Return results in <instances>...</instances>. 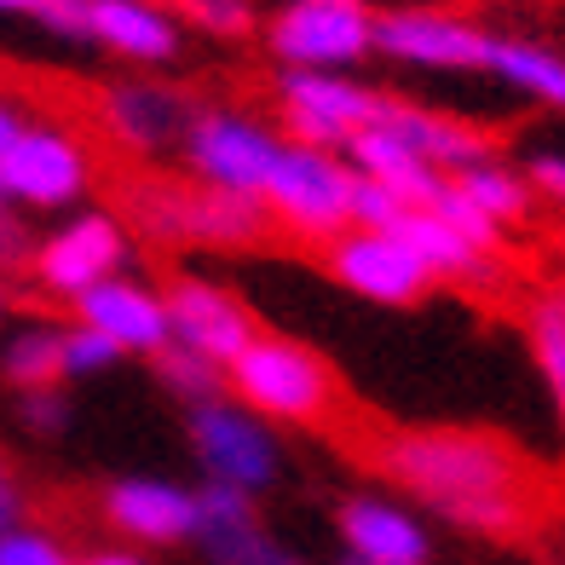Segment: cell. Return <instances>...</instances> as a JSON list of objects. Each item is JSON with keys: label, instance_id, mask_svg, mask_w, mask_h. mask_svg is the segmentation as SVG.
<instances>
[{"label": "cell", "instance_id": "1", "mask_svg": "<svg viewBox=\"0 0 565 565\" xmlns=\"http://www.w3.org/2000/svg\"><path fill=\"white\" fill-rule=\"evenodd\" d=\"M375 468L439 520L473 536H520L531 525L525 461L473 427H404L375 445Z\"/></svg>", "mask_w": 565, "mask_h": 565}, {"label": "cell", "instance_id": "2", "mask_svg": "<svg viewBox=\"0 0 565 565\" xmlns=\"http://www.w3.org/2000/svg\"><path fill=\"white\" fill-rule=\"evenodd\" d=\"M225 393L271 427H323L341 404L329 358L295 335H254L225 370Z\"/></svg>", "mask_w": 565, "mask_h": 565}, {"label": "cell", "instance_id": "3", "mask_svg": "<svg viewBox=\"0 0 565 565\" xmlns=\"http://www.w3.org/2000/svg\"><path fill=\"white\" fill-rule=\"evenodd\" d=\"M352 185H358V173L347 168L341 150H312V145L282 139L277 162L260 185V209L266 220L289 225L295 237L329 248L352 231Z\"/></svg>", "mask_w": 565, "mask_h": 565}, {"label": "cell", "instance_id": "4", "mask_svg": "<svg viewBox=\"0 0 565 565\" xmlns=\"http://www.w3.org/2000/svg\"><path fill=\"white\" fill-rule=\"evenodd\" d=\"M266 53L282 70H352L375 53L370 0H282L260 23Z\"/></svg>", "mask_w": 565, "mask_h": 565}, {"label": "cell", "instance_id": "5", "mask_svg": "<svg viewBox=\"0 0 565 565\" xmlns=\"http://www.w3.org/2000/svg\"><path fill=\"white\" fill-rule=\"evenodd\" d=\"M185 439L196 468L209 473V484H231L243 497H260L282 479V445H277V427L260 422L254 409H243L237 398H214V404H196L185 409Z\"/></svg>", "mask_w": 565, "mask_h": 565}, {"label": "cell", "instance_id": "6", "mask_svg": "<svg viewBox=\"0 0 565 565\" xmlns=\"http://www.w3.org/2000/svg\"><path fill=\"white\" fill-rule=\"evenodd\" d=\"M134 220L162 243H202V248H248L266 237L260 202L214 185H139Z\"/></svg>", "mask_w": 565, "mask_h": 565}, {"label": "cell", "instance_id": "7", "mask_svg": "<svg viewBox=\"0 0 565 565\" xmlns=\"http://www.w3.org/2000/svg\"><path fill=\"white\" fill-rule=\"evenodd\" d=\"M127 254H134V237H127V220L110 209H75L70 220H58L46 237H35L30 254V282L53 300H75L87 295L93 282H105L116 271H127Z\"/></svg>", "mask_w": 565, "mask_h": 565}, {"label": "cell", "instance_id": "8", "mask_svg": "<svg viewBox=\"0 0 565 565\" xmlns=\"http://www.w3.org/2000/svg\"><path fill=\"white\" fill-rule=\"evenodd\" d=\"M387 93L364 87L352 70H282L277 75V116L282 139L312 150H347L352 134L381 116Z\"/></svg>", "mask_w": 565, "mask_h": 565}, {"label": "cell", "instance_id": "9", "mask_svg": "<svg viewBox=\"0 0 565 565\" xmlns=\"http://www.w3.org/2000/svg\"><path fill=\"white\" fill-rule=\"evenodd\" d=\"M282 150V134L266 127L260 116L248 110H196L191 127H185V157L196 185H214V191H231V196H254L260 202V185Z\"/></svg>", "mask_w": 565, "mask_h": 565}, {"label": "cell", "instance_id": "10", "mask_svg": "<svg viewBox=\"0 0 565 565\" xmlns=\"http://www.w3.org/2000/svg\"><path fill=\"white\" fill-rule=\"evenodd\" d=\"M93 185V157L87 145L64 134L53 121H23V134L12 139V150L0 157V191L12 209L30 214H64L87 196Z\"/></svg>", "mask_w": 565, "mask_h": 565}, {"label": "cell", "instance_id": "11", "mask_svg": "<svg viewBox=\"0 0 565 565\" xmlns=\"http://www.w3.org/2000/svg\"><path fill=\"white\" fill-rule=\"evenodd\" d=\"M375 58L427 75H479L491 64V30L439 7H393L375 12Z\"/></svg>", "mask_w": 565, "mask_h": 565}, {"label": "cell", "instance_id": "12", "mask_svg": "<svg viewBox=\"0 0 565 565\" xmlns=\"http://www.w3.org/2000/svg\"><path fill=\"white\" fill-rule=\"evenodd\" d=\"M162 300H168L173 347L209 358V364H220V370H231V358H237L254 335H260L254 306L231 289V282H214V277H202V271L168 277Z\"/></svg>", "mask_w": 565, "mask_h": 565}, {"label": "cell", "instance_id": "13", "mask_svg": "<svg viewBox=\"0 0 565 565\" xmlns=\"http://www.w3.org/2000/svg\"><path fill=\"white\" fill-rule=\"evenodd\" d=\"M329 282L370 306H416L433 289V271L409 254L393 231H347L323 248Z\"/></svg>", "mask_w": 565, "mask_h": 565}, {"label": "cell", "instance_id": "14", "mask_svg": "<svg viewBox=\"0 0 565 565\" xmlns=\"http://www.w3.org/2000/svg\"><path fill=\"white\" fill-rule=\"evenodd\" d=\"M70 318L87 323L93 335H105L121 358H157L162 347H173L162 289H150V282L134 277V271H116L105 282H93L87 295H75Z\"/></svg>", "mask_w": 565, "mask_h": 565}, {"label": "cell", "instance_id": "15", "mask_svg": "<svg viewBox=\"0 0 565 565\" xmlns=\"http://www.w3.org/2000/svg\"><path fill=\"white\" fill-rule=\"evenodd\" d=\"M98 513H105V525L127 548H173L196 536V491L157 479V473H127L105 484Z\"/></svg>", "mask_w": 565, "mask_h": 565}, {"label": "cell", "instance_id": "16", "mask_svg": "<svg viewBox=\"0 0 565 565\" xmlns=\"http://www.w3.org/2000/svg\"><path fill=\"white\" fill-rule=\"evenodd\" d=\"M98 116H105V134L127 150V157H162V150L185 145V127H191V98L168 87V82H150V75H134V82H110L105 98H98Z\"/></svg>", "mask_w": 565, "mask_h": 565}, {"label": "cell", "instance_id": "17", "mask_svg": "<svg viewBox=\"0 0 565 565\" xmlns=\"http://www.w3.org/2000/svg\"><path fill=\"white\" fill-rule=\"evenodd\" d=\"M209 565H306L295 548H282L277 536L260 525L254 497L231 491V484H202L196 491V536Z\"/></svg>", "mask_w": 565, "mask_h": 565}, {"label": "cell", "instance_id": "18", "mask_svg": "<svg viewBox=\"0 0 565 565\" xmlns=\"http://www.w3.org/2000/svg\"><path fill=\"white\" fill-rule=\"evenodd\" d=\"M87 41L139 70H162L185 53V30L168 0H87Z\"/></svg>", "mask_w": 565, "mask_h": 565}, {"label": "cell", "instance_id": "19", "mask_svg": "<svg viewBox=\"0 0 565 565\" xmlns=\"http://www.w3.org/2000/svg\"><path fill=\"white\" fill-rule=\"evenodd\" d=\"M341 543L347 554L370 559V565H427L433 554V536L416 513L375 491H358L341 502Z\"/></svg>", "mask_w": 565, "mask_h": 565}, {"label": "cell", "instance_id": "20", "mask_svg": "<svg viewBox=\"0 0 565 565\" xmlns=\"http://www.w3.org/2000/svg\"><path fill=\"white\" fill-rule=\"evenodd\" d=\"M347 168L358 173V179H370V185H387L404 209H427L433 196H439V185L450 173H439V168H427L416 150H409L404 139H393L387 127H381V116L364 127V134H352L347 139Z\"/></svg>", "mask_w": 565, "mask_h": 565}, {"label": "cell", "instance_id": "21", "mask_svg": "<svg viewBox=\"0 0 565 565\" xmlns=\"http://www.w3.org/2000/svg\"><path fill=\"white\" fill-rule=\"evenodd\" d=\"M381 127H387L393 139H404L427 168H439V173H461V168L491 157V139L473 134L468 121L439 116L427 105H404V98H387V105H381Z\"/></svg>", "mask_w": 565, "mask_h": 565}, {"label": "cell", "instance_id": "22", "mask_svg": "<svg viewBox=\"0 0 565 565\" xmlns=\"http://www.w3.org/2000/svg\"><path fill=\"white\" fill-rule=\"evenodd\" d=\"M484 75H497L508 93L531 98V105L565 110V53H554L543 41L491 35V64H484Z\"/></svg>", "mask_w": 565, "mask_h": 565}, {"label": "cell", "instance_id": "23", "mask_svg": "<svg viewBox=\"0 0 565 565\" xmlns=\"http://www.w3.org/2000/svg\"><path fill=\"white\" fill-rule=\"evenodd\" d=\"M387 231L433 271V282H439V277H484V271H491V254L473 248L456 225H445L433 209H404Z\"/></svg>", "mask_w": 565, "mask_h": 565}, {"label": "cell", "instance_id": "24", "mask_svg": "<svg viewBox=\"0 0 565 565\" xmlns=\"http://www.w3.org/2000/svg\"><path fill=\"white\" fill-rule=\"evenodd\" d=\"M58 341H64V323H23V329H12L7 347H0V381H7L12 393L64 387Z\"/></svg>", "mask_w": 565, "mask_h": 565}, {"label": "cell", "instance_id": "25", "mask_svg": "<svg viewBox=\"0 0 565 565\" xmlns=\"http://www.w3.org/2000/svg\"><path fill=\"white\" fill-rule=\"evenodd\" d=\"M450 185H456L461 196H468L484 220H497L502 231H508V225H520V220L531 214V202H536L531 179H525L520 168L497 162V157H484V162H473V168L450 173Z\"/></svg>", "mask_w": 565, "mask_h": 565}, {"label": "cell", "instance_id": "26", "mask_svg": "<svg viewBox=\"0 0 565 565\" xmlns=\"http://www.w3.org/2000/svg\"><path fill=\"white\" fill-rule=\"evenodd\" d=\"M150 364H157L162 393H173L185 409L225 398V370H220V364H209V358H196V352H185V347H162L157 358H150Z\"/></svg>", "mask_w": 565, "mask_h": 565}, {"label": "cell", "instance_id": "27", "mask_svg": "<svg viewBox=\"0 0 565 565\" xmlns=\"http://www.w3.org/2000/svg\"><path fill=\"white\" fill-rule=\"evenodd\" d=\"M531 364H536V375H543V387L554 398V416L565 427V312L554 300H543L531 312Z\"/></svg>", "mask_w": 565, "mask_h": 565}, {"label": "cell", "instance_id": "28", "mask_svg": "<svg viewBox=\"0 0 565 565\" xmlns=\"http://www.w3.org/2000/svg\"><path fill=\"white\" fill-rule=\"evenodd\" d=\"M168 12L179 23H191V30L214 35V41H243L260 30V12H254V0H168Z\"/></svg>", "mask_w": 565, "mask_h": 565}, {"label": "cell", "instance_id": "29", "mask_svg": "<svg viewBox=\"0 0 565 565\" xmlns=\"http://www.w3.org/2000/svg\"><path fill=\"white\" fill-rule=\"evenodd\" d=\"M58 358H64V381H93V375H105L121 364V352L105 341V335H93L87 323H64V341H58Z\"/></svg>", "mask_w": 565, "mask_h": 565}, {"label": "cell", "instance_id": "30", "mask_svg": "<svg viewBox=\"0 0 565 565\" xmlns=\"http://www.w3.org/2000/svg\"><path fill=\"white\" fill-rule=\"evenodd\" d=\"M427 209L439 214L445 225H456V231H461V237H468L473 248H484V254H497V248H502V225H497V220H484V214L473 209V202H468V196H461V191L450 185V179L439 185V196H433Z\"/></svg>", "mask_w": 565, "mask_h": 565}, {"label": "cell", "instance_id": "31", "mask_svg": "<svg viewBox=\"0 0 565 565\" xmlns=\"http://www.w3.org/2000/svg\"><path fill=\"white\" fill-rule=\"evenodd\" d=\"M0 565H75V554L58 543L53 531L18 525V531L0 536Z\"/></svg>", "mask_w": 565, "mask_h": 565}, {"label": "cell", "instance_id": "32", "mask_svg": "<svg viewBox=\"0 0 565 565\" xmlns=\"http://www.w3.org/2000/svg\"><path fill=\"white\" fill-rule=\"evenodd\" d=\"M18 416H23V427H30L35 439H58V433L70 427V398H64V387L18 393Z\"/></svg>", "mask_w": 565, "mask_h": 565}, {"label": "cell", "instance_id": "33", "mask_svg": "<svg viewBox=\"0 0 565 565\" xmlns=\"http://www.w3.org/2000/svg\"><path fill=\"white\" fill-rule=\"evenodd\" d=\"M398 214H404V202L387 185H370V179H358V185H352V225L358 231H387Z\"/></svg>", "mask_w": 565, "mask_h": 565}, {"label": "cell", "instance_id": "34", "mask_svg": "<svg viewBox=\"0 0 565 565\" xmlns=\"http://www.w3.org/2000/svg\"><path fill=\"white\" fill-rule=\"evenodd\" d=\"M30 254H35V231L23 225L18 209H0V277L30 271Z\"/></svg>", "mask_w": 565, "mask_h": 565}, {"label": "cell", "instance_id": "35", "mask_svg": "<svg viewBox=\"0 0 565 565\" xmlns=\"http://www.w3.org/2000/svg\"><path fill=\"white\" fill-rule=\"evenodd\" d=\"M35 23L58 41H87V0H41Z\"/></svg>", "mask_w": 565, "mask_h": 565}, {"label": "cell", "instance_id": "36", "mask_svg": "<svg viewBox=\"0 0 565 565\" xmlns=\"http://www.w3.org/2000/svg\"><path fill=\"white\" fill-rule=\"evenodd\" d=\"M525 179H531V191H536V196L565 202V157H559V150H543V157H531Z\"/></svg>", "mask_w": 565, "mask_h": 565}, {"label": "cell", "instance_id": "37", "mask_svg": "<svg viewBox=\"0 0 565 565\" xmlns=\"http://www.w3.org/2000/svg\"><path fill=\"white\" fill-rule=\"evenodd\" d=\"M18 525H23V484H18V473L7 468V456H0V536L18 531Z\"/></svg>", "mask_w": 565, "mask_h": 565}, {"label": "cell", "instance_id": "38", "mask_svg": "<svg viewBox=\"0 0 565 565\" xmlns=\"http://www.w3.org/2000/svg\"><path fill=\"white\" fill-rule=\"evenodd\" d=\"M75 565H150L139 548H93V554H82Z\"/></svg>", "mask_w": 565, "mask_h": 565}, {"label": "cell", "instance_id": "39", "mask_svg": "<svg viewBox=\"0 0 565 565\" xmlns=\"http://www.w3.org/2000/svg\"><path fill=\"white\" fill-rule=\"evenodd\" d=\"M23 134V110L18 105H7V98H0V157H7L12 150V139Z\"/></svg>", "mask_w": 565, "mask_h": 565}, {"label": "cell", "instance_id": "40", "mask_svg": "<svg viewBox=\"0 0 565 565\" xmlns=\"http://www.w3.org/2000/svg\"><path fill=\"white\" fill-rule=\"evenodd\" d=\"M41 0H0V18H35Z\"/></svg>", "mask_w": 565, "mask_h": 565}, {"label": "cell", "instance_id": "41", "mask_svg": "<svg viewBox=\"0 0 565 565\" xmlns=\"http://www.w3.org/2000/svg\"><path fill=\"white\" fill-rule=\"evenodd\" d=\"M12 312V289H7V277H0V318Z\"/></svg>", "mask_w": 565, "mask_h": 565}, {"label": "cell", "instance_id": "42", "mask_svg": "<svg viewBox=\"0 0 565 565\" xmlns=\"http://www.w3.org/2000/svg\"><path fill=\"white\" fill-rule=\"evenodd\" d=\"M548 300H554V306H559V312H565V289H554V295H548Z\"/></svg>", "mask_w": 565, "mask_h": 565}, {"label": "cell", "instance_id": "43", "mask_svg": "<svg viewBox=\"0 0 565 565\" xmlns=\"http://www.w3.org/2000/svg\"><path fill=\"white\" fill-rule=\"evenodd\" d=\"M341 565H370V559H358V554H347V559H341Z\"/></svg>", "mask_w": 565, "mask_h": 565}, {"label": "cell", "instance_id": "44", "mask_svg": "<svg viewBox=\"0 0 565 565\" xmlns=\"http://www.w3.org/2000/svg\"><path fill=\"white\" fill-rule=\"evenodd\" d=\"M0 209H12V202H7V191H0Z\"/></svg>", "mask_w": 565, "mask_h": 565}]
</instances>
